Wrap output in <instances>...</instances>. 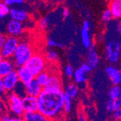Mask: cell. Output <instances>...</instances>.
<instances>
[{"instance_id": "f1b7e54d", "label": "cell", "mask_w": 121, "mask_h": 121, "mask_svg": "<svg viewBox=\"0 0 121 121\" xmlns=\"http://www.w3.org/2000/svg\"><path fill=\"white\" fill-rule=\"evenodd\" d=\"M9 7H19L25 4V0H2Z\"/></svg>"}, {"instance_id": "7dc6e473", "label": "cell", "mask_w": 121, "mask_h": 121, "mask_svg": "<svg viewBox=\"0 0 121 121\" xmlns=\"http://www.w3.org/2000/svg\"><path fill=\"white\" fill-rule=\"evenodd\" d=\"M108 1H109V2H110V1H112V0H108Z\"/></svg>"}, {"instance_id": "ba28073f", "label": "cell", "mask_w": 121, "mask_h": 121, "mask_svg": "<svg viewBox=\"0 0 121 121\" xmlns=\"http://www.w3.org/2000/svg\"><path fill=\"white\" fill-rule=\"evenodd\" d=\"M24 31V25L20 21L10 19L6 25V32L9 36H20Z\"/></svg>"}, {"instance_id": "30bf717a", "label": "cell", "mask_w": 121, "mask_h": 121, "mask_svg": "<svg viewBox=\"0 0 121 121\" xmlns=\"http://www.w3.org/2000/svg\"><path fill=\"white\" fill-rule=\"evenodd\" d=\"M9 15L11 19L20 21L23 23L29 19V14L28 11L20 6L11 7L9 9Z\"/></svg>"}, {"instance_id": "60d3db41", "label": "cell", "mask_w": 121, "mask_h": 121, "mask_svg": "<svg viewBox=\"0 0 121 121\" xmlns=\"http://www.w3.org/2000/svg\"><path fill=\"white\" fill-rule=\"evenodd\" d=\"M117 30L119 33L121 34V17L119 19L118 23H117Z\"/></svg>"}, {"instance_id": "9a60e30c", "label": "cell", "mask_w": 121, "mask_h": 121, "mask_svg": "<svg viewBox=\"0 0 121 121\" xmlns=\"http://www.w3.org/2000/svg\"><path fill=\"white\" fill-rule=\"evenodd\" d=\"M15 70L18 75L19 81L21 82L22 83H23L24 85L28 84L30 81H31L34 78V76L30 73V71L24 65L17 68Z\"/></svg>"}, {"instance_id": "7bdbcfd3", "label": "cell", "mask_w": 121, "mask_h": 121, "mask_svg": "<svg viewBox=\"0 0 121 121\" xmlns=\"http://www.w3.org/2000/svg\"><path fill=\"white\" fill-rule=\"evenodd\" d=\"M54 1L57 2H62L63 1H65V0H54Z\"/></svg>"}, {"instance_id": "f6af8a7d", "label": "cell", "mask_w": 121, "mask_h": 121, "mask_svg": "<svg viewBox=\"0 0 121 121\" xmlns=\"http://www.w3.org/2000/svg\"><path fill=\"white\" fill-rule=\"evenodd\" d=\"M119 2H120V7H121V0H119Z\"/></svg>"}, {"instance_id": "7c38bea8", "label": "cell", "mask_w": 121, "mask_h": 121, "mask_svg": "<svg viewBox=\"0 0 121 121\" xmlns=\"http://www.w3.org/2000/svg\"><path fill=\"white\" fill-rule=\"evenodd\" d=\"M43 89L48 90H60L62 89V82L60 75L57 73L50 72V76L47 85Z\"/></svg>"}, {"instance_id": "ac0fdd59", "label": "cell", "mask_w": 121, "mask_h": 121, "mask_svg": "<svg viewBox=\"0 0 121 121\" xmlns=\"http://www.w3.org/2000/svg\"><path fill=\"white\" fill-rule=\"evenodd\" d=\"M87 75L80 67L74 70L73 78L76 84H83L87 81Z\"/></svg>"}, {"instance_id": "4316f807", "label": "cell", "mask_w": 121, "mask_h": 121, "mask_svg": "<svg viewBox=\"0 0 121 121\" xmlns=\"http://www.w3.org/2000/svg\"><path fill=\"white\" fill-rule=\"evenodd\" d=\"M13 92H15L16 94H17L18 96H20L21 98L23 97L24 96L26 95V85H24L23 83H22L21 82H18L17 84L16 85V86L15 87L14 90L13 91Z\"/></svg>"}, {"instance_id": "ffe728a7", "label": "cell", "mask_w": 121, "mask_h": 121, "mask_svg": "<svg viewBox=\"0 0 121 121\" xmlns=\"http://www.w3.org/2000/svg\"><path fill=\"white\" fill-rule=\"evenodd\" d=\"M109 9L110 10L114 19H120L121 17V7L119 1L112 0L109 2Z\"/></svg>"}, {"instance_id": "681fc988", "label": "cell", "mask_w": 121, "mask_h": 121, "mask_svg": "<svg viewBox=\"0 0 121 121\" xmlns=\"http://www.w3.org/2000/svg\"><path fill=\"white\" fill-rule=\"evenodd\" d=\"M115 1H119V0H115Z\"/></svg>"}, {"instance_id": "cb8c5ba5", "label": "cell", "mask_w": 121, "mask_h": 121, "mask_svg": "<svg viewBox=\"0 0 121 121\" xmlns=\"http://www.w3.org/2000/svg\"><path fill=\"white\" fill-rule=\"evenodd\" d=\"M46 45L48 47L49 49H53V48H60V49H64V45L63 43L61 42L58 41L55 39L53 37H49L47 39L46 41Z\"/></svg>"}, {"instance_id": "2e32d148", "label": "cell", "mask_w": 121, "mask_h": 121, "mask_svg": "<svg viewBox=\"0 0 121 121\" xmlns=\"http://www.w3.org/2000/svg\"><path fill=\"white\" fill-rule=\"evenodd\" d=\"M43 89V88L36 81L35 78H34L28 84L26 85V94L36 97H37L40 94Z\"/></svg>"}, {"instance_id": "44dd1931", "label": "cell", "mask_w": 121, "mask_h": 121, "mask_svg": "<svg viewBox=\"0 0 121 121\" xmlns=\"http://www.w3.org/2000/svg\"><path fill=\"white\" fill-rule=\"evenodd\" d=\"M49 76H50V71L47 70H44L39 73V74H37L34 77V78L43 88L47 85L49 78Z\"/></svg>"}, {"instance_id": "d6986e66", "label": "cell", "mask_w": 121, "mask_h": 121, "mask_svg": "<svg viewBox=\"0 0 121 121\" xmlns=\"http://www.w3.org/2000/svg\"><path fill=\"white\" fill-rule=\"evenodd\" d=\"M121 107V94L115 98L110 99L106 102V109L109 112H113L115 109Z\"/></svg>"}, {"instance_id": "4dcf8cb0", "label": "cell", "mask_w": 121, "mask_h": 121, "mask_svg": "<svg viewBox=\"0 0 121 121\" xmlns=\"http://www.w3.org/2000/svg\"><path fill=\"white\" fill-rule=\"evenodd\" d=\"M30 121H50V120H49L44 115H43L41 113L36 111V112H34L33 116H32V118L30 119Z\"/></svg>"}, {"instance_id": "5b68a950", "label": "cell", "mask_w": 121, "mask_h": 121, "mask_svg": "<svg viewBox=\"0 0 121 121\" xmlns=\"http://www.w3.org/2000/svg\"><path fill=\"white\" fill-rule=\"evenodd\" d=\"M106 58L109 62L115 63L118 61L120 52H121V43L118 41H108L105 47Z\"/></svg>"}, {"instance_id": "d6a6232c", "label": "cell", "mask_w": 121, "mask_h": 121, "mask_svg": "<svg viewBox=\"0 0 121 121\" xmlns=\"http://www.w3.org/2000/svg\"><path fill=\"white\" fill-rule=\"evenodd\" d=\"M38 26L41 28V29H43V30H45V29H47L49 28V23H48V20H47V17H44L41 18L38 23Z\"/></svg>"}, {"instance_id": "7a4b0ae2", "label": "cell", "mask_w": 121, "mask_h": 121, "mask_svg": "<svg viewBox=\"0 0 121 121\" xmlns=\"http://www.w3.org/2000/svg\"><path fill=\"white\" fill-rule=\"evenodd\" d=\"M34 54V49L29 42L26 41H20L12 57L15 68H17L20 66H23Z\"/></svg>"}, {"instance_id": "603a6c76", "label": "cell", "mask_w": 121, "mask_h": 121, "mask_svg": "<svg viewBox=\"0 0 121 121\" xmlns=\"http://www.w3.org/2000/svg\"><path fill=\"white\" fill-rule=\"evenodd\" d=\"M44 57L47 62H49L51 63L55 62L59 57L57 52L53 49H49V50H47L44 54Z\"/></svg>"}, {"instance_id": "8992f818", "label": "cell", "mask_w": 121, "mask_h": 121, "mask_svg": "<svg viewBox=\"0 0 121 121\" xmlns=\"http://www.w3.org/2000/svg\"><path fill=\"white\" fill-rule=\"evenodd\" d=\"M20 42V39L17 36H8L4 43L3 47L0 49V54L3 58H12L15 52V49Z\"/></svg>"}, {"instance_id": "d590c367", "label": "cell", "mask_w": 121, "mask_h": 121, "mask_svg": "<svg viewBox=\"0 0 121 121\" xmlns=\"http://www.w3.org/2000/svg\"><path fill=\"white\" fill-rule=\"evenodd\" d=\"M80 68L86 73V74H89L91 70H92V68L90 67V66L88 65L86 62H83L81 65H80Z\"/></svg>"}, {"instance_id": "836d02e7", "label": "cell", "mask_w": 121, "mask_h": 121, "mask_svg": "<svg viewBox=\"0 0 121 121\" xmlns=\"http://www.w3.org/2000/svg\"><path fill=\"white\" fill-rule=\"evenodd\" d=\"M112 118L115 121H121V107H119L112 112Z\"/></svg>"}, {"instance_id": "bcb514c9", "label": "cell", "mask_w": 121, "mask_h": 121, "mask_svg": "<svg viewBox=\"0 0 121 121\" xmlns=\"http://www.w3.org/2000/svg\"><path fill=\"white\" fill-rule=\"evenodd\" d=\"M43 1H47V2H48V1H51V0H43Z\"/></svg>"}, {"instance_id": "b9f144b4", "label": "cell", "mask_w": 121, "mask_h": 121, "mask_svg": "<svg viewBox=\"0 0 121 121\" xmlns=\"http://www.w3.org/2000/svg\"><path fill=\"white\" fill-rule=\"evenodd\" d=\"M78 121H86V117L85 116L82 114V113H80L78 115Z\"/></svg>"}, {"instance_id": "52a82bcc", "label": "cell", "mask_w": 121, "mask_h": 121, "mask_svg": "<svg viewBox=\"0 0 121 121\" xmlns=\"http://www.w3.org/2000/svg\"><path fill=\"white\" fill-rule=\"evenodd\" d=\"M80 36L81 43L85 49H88L91 46L93 45L91 36V24L89 20H85L83 21L80 32Z\"/></svg>"}, {"instance_id": "3957f363", "label": "cell", "mask_w": 121, "mask_h": 121, "mask_svg": "<svg viewBox=\"0 0 121 121\" xmlns=\"http://www.w3.org/2000/svg\"><path fill=\"white\" fill-rule=\"evenodd\" d=\"M24 66L35 77L41 71L46 70L47 60L44 55L39 53H34L26 62Z\"/></svg>"}, {"instance_id": "83f0119b", "label": "cell", "mask_w": 121, "mask_h": 121, "mask_svg": "<svg viewBox=\"0 0 121 121\" xmlns=\"http://www.w3.org/2000/svg\"><path fill=\"white\" fill-rule=\"evenodd\" d=\"M10 7L7 6L2 0H0V18H5L9 15Z\"/></svg>"}, {"instance_id": "4fadbf2b", "label": "cell", "mask_w": 121, "mask_h": 121, "mask_svg": "<svg viewBox=\"0 0 121 121\" xmlns=\"http://www.w3.org/2000/svg\"><path fill=\"white\" fill-rule=\"evenodd\" d=\"M22 104L24 111L36 112L38 111V99L37 97L30 95H26L22 97Z\"/></svg>"}, {"instance_id": "1f68e13d", "label": "cell", "mask_w": 121, "mask_h": 121, "mask_svg": "<svg viewBox=\"0 0 121 121\" xmlns=\"http://www.w3.org/2000/svg\"><path fill=\"white\" fill-rule=\"evenodd\" d=\"M74 70L75 69L73 68L72 65H70V64L67 65L64 68V73H65V76L68 77V78H71L73 76Z\"/></svg>"}, {"instance_id": "9c48e42d", "label": "cell", "mask_w": 121, "mask_h": 121, "mask_svg": "<svg viewBox=\"0 0 121 121\" xmlns=\"http://www.w3.org/2000/svg\"><path fill=\"white\" fill-rule=\"evenodd\" d=\"M2 79L4 88L7 93L13 91L17 83L19 82V78L16 70H13L5 76L2 77Z\"/></svg>"}, {"instance_id": "7402d4cb", "label": "cell", "mask_w": 121, "mask_h": 121, "mask_svg": "<svg viewBox=\"0 0 121 121\" xmlns=\"http://www.w3.org/2000/svg\"><path fill=\"white\" fill-rule=\"evenodd\" d=\"M63 92L71 99H73L78 94V86L76 83H69L65 86Z\"/></svg>"}, {"instance_id": "74e56055", "label": "cell", "mask_w": 121, "mask_h": 121, "mask_svg": "<svg viewBox=\"0 0 121 121\" xmlns=\"http://www.w3.org/2000/svg\"><path fill=\"white\" fill-rule=\"evenodd\" d=\"M70 15V11L68 7H62V18L65 20L66 18H68Z\"/></svg>"}, {"instance_id": "484cf974", "label": "cell", "mask_w": 121, "mask_h": 121, "mask_svg": "<svg viewBox=\"0 0 121 121\" xmlns=\"http://www.w3.org/2000/svg\"><path fill=\"white\" fill-rule=\"evenodd\" d=\"M121 94V86L120 85H113L108 91L109 98H115Z\"/></svg>"}, {"instance_id": "e0dca14e", "label": "cell", "mask_w": 121, "mask_h": 121, "mask_svg": "<svg viewBox=\"0 0 121 121\" xmlns=\"http://www.w3.org/2000/svg\"><path fill=\"white\" fill-rule=\"evenodd\" d=\"M15 69V65L11 58H3L0 62V76L4 77Z\"/></svg>"}, {"instance_id": "6da1fadb", "label": "cell", "mask_w": 121, "mask_h": 121, "mask_svg": "<svg viewBox=\"0 0 121 121\" xmlns=\"http://www.w3.org/2000/svg\"><path fill=\"white\" fill-rule=\"evenodd\" d=\"M38 112L44 115L49 120H58L63 112V89L48 90L43 89L37 96Z\"/></svg>"}, {"instance_id": "e575fe53", "label": "cell", "mask_w": 121, "mask_h": 121, "mask_svg": "<svg viewBox=\"0 0 121 121\" xmlns=\"http://www.w3.org/2000/svg\"><path fill=\"white\" fill-rule=\"evenodd\" d=\"M7 105L6 103L4 102L3 97L0 96V115L5 113V111H7Z\"/></svg>"}, {"instance_id": "ab89813d", "label": "cell", "mask_w": 121, "mask_h": 121, "mask_svg": "<svg viewBox=\"0 0 121 121\" xmlns=\"http://www.w3.org/2000/svg\"><path fill=\"white\" fill-rule=\"evenodd\" d=\"M11 121H25L24 119L22 117H12V120Z\"/></svg>"}, {"instance_id": "f546056e", "label": "cell", "mask_w": 121, "mask_h": 121, "mask_svg": "<svg viewBox=\"0 0 121 121\" xmlns=\"http://www.w3.org/2000/svg\"><path fill=\"white\" fill-rule=\"evenodd\" d=\"M112 15L110 12V10L108 9H106L105 10L103 11V13L102 14V20L104 23H108L112 19Z\"/></svg>"}, {"instance_id": "ee69618b", "label": "cell", "mask_w": 121, "mask_h": 121, "mask_svg": "<svg viewBox=\"0 0 121 121\" xmlns=\"http://www.w3.org/2000/svg\"><path fill=\"white\" fill-rule=\"evenodd\" d=\"M3 59V57H2V56L1 55V54H0V62H1V60Z\"/></svg>"}, {"instance_id": "8d00e7d4", "label": "cell", "mask_w": 121, "mask_h": 121, "mask_svg": "<svg viewBox=\"0 0 121 121\" xmlns=\"http://www.w3.org/2000/svg\"><path fill=\"white\" fill-rule=\"evenodd\" d=\"M6 95H7V92L4 88L2 77L0 76V96L2 97H6Z\"/></svg>"}, {"instance_id": "277c9868", "label": "cell", "mask_w": 121, "mask_h": 121, "mask_svg": "<svg viewBox=\"0 0 121 121\" xmlns=\"http://www.w3.org/2000/svg\"><path fill=\"white\" fill-rule=\"evenodd\" d=\"M6 99L8 110L16 117H22L25 112L22 104V98L15 92L11 91L6 95Z\"/></svg>"}, {"instance_id": "f35d334b", "label": "cell", "mask_w": 121, "mask_h": 121, "mask_svg": "<svg viewBox=\"0 0 121 121\" xmlns=\"http://www.w3.org/2000/svg\"><path fill=\"white\" fill-rule=\"evenodd\" d=\"M7 36H6L5 34H4V33H0V49L3 47L4 43L7 39Z\"/></svg>"}, {"instance_id": "d4e9b609", "label": "cell", "mask_w": 121, "mask_h": 121, "mask_svg": "<svg viewBox=\"0 0 121 121\" xmlns=\"http://www.w3.org/2000/svg\"><path fill=\"white\" fill-rule=\"evenodd\" d=\"M72 108V99L64 94V99H63V112L64 113L70 112Z\"/></svg>"}, {"instance_id": "8fae6325", "label": "cell", "mask_w": 121, "mask_h": 121, "mask_svg": "<svg viewBox=\"0 0 121 121\" xmlns=\"http://www.w3.org/2000/svg\"><path fill=\"white\" fill-rule=\"evenodd\" d=\"M100 62V57L96 47L92 45L88 49L86 54V63L93 69H95L98 67Z\"/></svg>"}, {"instance_id": "5bb4252c", "label": "cell", "mask_w": 121, "mask_h": 121, "mask_svg": "<svg viewBox=\"0 0 121 121\" xmlns=\"http://www.w3.org/2000/svg\"><path fill=\"white\" fill-rule=\"evenodd\" d=\"M105 73L112 85H121L120 70L112 65H109L105 68Z\"/></svg>"}, {"instance_id": "c3c4849f", "label": "cell", "mask_w": 121, "mask_h": 121, "mask_svg": "<svg viewBox=\"0 0 121 121\" xmlns=\"http://www.w3.org/2000/svg\"><path fill=\"white\" fill-rule=\"evenodd\" d=\"M120 41H121V36H120Z\"/></svg>"}]
</instances>
